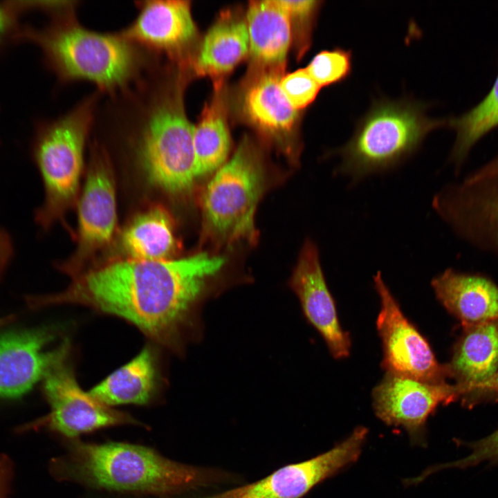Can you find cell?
Here are the masks:
<instances>
[{
    "label": "cell",
    "mask_w": 498,
    "mask_h": 498,
    "mask_svg": "<svg viewBox=\"0 0 498 498\" xmlns=\"http://www.w3.org/2000/svg\"><path fill=\"white\" fill-rule=\"evenodd\" d=\"M224 258L199 253L180 259L116 260L71 276L61 293L28 295L29 308L78 304L119 317L177 354L201 333V311Z\"/></svg>",
    "instance_id": "1"
},
{
    "label": "cell",
    "mask_w": 498,
    "mask_h": 498,
    "mask_svg": "<svg viewBox=\"0 0 498 498\" xmlns=\"http://www.w3.org/2000/svg\"><path fill=\"white\" fill-rule=\"evenodd\" d=\"M52 468L61 480L122 492L172 495L205 484V470L169 460L154 450L124 443L72 439Z\"/></svg>",
    "instance_id": "2"
},
{
    "label": "cell",
    "mask_w": 498,
    "mask_h": 498,
    "mask_svg": "<svg viewBox=\"0 0 498 498\" xmlns=\"http://www.w3.org/2000/svg\"><path fill=\"white\" fill-rule=\"evenodd\" d=\"M22 37L39 46L60 80H87L109 93L126 89L146 63L142 49L120 33L87 29L73 14L42 29H24Z\"/></svg>",
    "instance_id": "3"
},
{
    "label": "cell",
    "mask_w": 498,
    "mask_h": 498,
    "mask_svg": "<svg viewBox=\"0 0 498 498\" xmlns=\"http://www.w3.org/2000/svg\"><path fill=\"white\" fill-rule=\"evenodd\" d=\"M158 77L136 113L137 151L151 183L182 195L192 190L196 178L194 126L185 112L182 79Z\"/></svg>",
    "instance_id": "4"
},
{
    "label": "cell",
    "mask_w": 498,
    "mask_h": 498,
    "mask_svg": "<svg viewBox=\"0 0 498 498\" xmlns=\"http://www.w3.org/2000/svg\"><path fill=\"white\" fill-rule=\"evenodd\" d=\"M428 107L409 98L374 100L349 140L336 150L341 158L338 173L360 180L413 154L431 131L448 127L449 118L429 117Z\"/></svg>",
    "instance_id": "5"
},
{
    "label": "cell",
    "mask_w": 498,
    "mask_h": 498,
    "mask_svg": "<svg viewBox=\"0 0 498 498\" xmlns=\"http://www.w3.org/2000/svg\"><path fill=\"white\" fill-rule=\"evenodd\" d=\"M98 98L96 93L86 97L37 129L32 156L42 180L44 199L35 220L44 230L61 220L75 200Z\"/></svg>",
    "instance_id": "6"
},
{
    "label": "cell",
    "mask_w": 498,
    "mask_h": 498,
    "mask_svg": "<svg viewBox=\"0 0 498 498\" xmlns=\"http://www.w3.org/2000/svg\"><path fill=\"white\" fill-rule=\"evenodd\" d=\"M266 185L260 155L243 140L210 180L202 197L204 233L215 241H254V215Z\"/></svg>",
    "instance_id": "7"
},
{
    "label": "cell",
    "mask_w": 498,
    "mask_h": 498,
    "mask_svg": "<svg viewBox=\"0 0 498 498\" xmlns=\"http://www.w3.org/2000/svg\"><path fill=\"white\" fill-rule=\"evenodd\" d=\"M70 350L60 357L43 379L42 391L50 405V412L25 426L26 430L45 427L73 439L103 427L139 425L129 414L103 404L81 389L69 360Z\"/></svg>",
    "instance_id": "8"
},
{
    "label": "cell",
    "mask_w": 498,
    "mask_h": 498,
    "mask_svg": "<svg viewBox=\"0 0 498 498\" xmlns=\"http://www.w3.org/2000/svg\"><path fill=\"white\" fill-rule=\"evenodd\" d=\"M380 309L376 326L383 349L387 372L439 383L450 377L447 365L437 361L427 340L403 313L380 272L374 277Z\"/></svg>",
    "instance_id": "9"
},
{
    "label": "cell",
    "mask_w": 498,
    "mask_h": 498,
    "mask_svg": "<svg viewBox=\"0 0 498 498\" xmlns=\"http://www.w3.org/2000/svg\"><path fill=\"white\" fill-rule=\"evenodd\" d=\"M117 223L114 178L105 153L95 149L78 203L77 248L57 267L70 277L86 268L89 259L107 246Z\"/></svg>",
    "instance_id": "10"
},
{
    "label": "cell",
    "mask_w": 498,
    "mask_h": 498,
    "mask_svg": "<svg viewBox=\"0 0 498 498\" xmlns=\"http://www.w3.org/2000/svg\"><path fill=\"white\" fill-rule=\"evenodd\" d=\"M463 395L456 384L427 382L389 372L372 391L376 415L388 425L403 427L411 443L423 447L428 416L439 405Z\"/></svg>",
    "instance_id": "11"
},
{
    "label": "cell",
    "mask_w": 498,
    "mask_h": 498,
    "mask_svg": "<svg viewBox=\"0 0 498 498\" xmlns=\"http://www.w3.org/2000/svg\"><path fill=\"white\" fill-rule=\"evenodd\" d=\"M432 206L460 238L498 257V176L449 185Z\"/></svg>",
    "instance_id": "12"
},
{
    "label": "cell",
    "mask_w": 498,
    "mask_h": 498,
    "mask_svg": "<svg viewBox=\"0 0 498 498\" xmlns=\"http://www.w3.org/2000/svg\"><path fill=\"white\" fill-rule=\"evenodd\" d=\"M367 430L358 427L344 441L309 460L284 466L266 478L205 498H301L315 485L358 459Z\"/></svg>",
    "instance_id": "13"
},
{
    "label": "cell",
    "mask_w": 498,
    "mask_h": 498,
    "mask_svg": "<svg viewBox=\"0 0 498 498\" xmlns=\"http://www.w3.org/2000/svg\"><path fill=\"white\" fill-rule=\"evenodd\" d=\"M54 338L46 329L0 335V398H15L28 392L70 348L65 340L53 350Z\"/></svg>",
    "instance_id": "14"
},
{
    "label": "cell",
    "mask_w": 498,
    "mask_h": 498,
    "mask_svg": "<svg viewBox=\"0 0 498 498\" xmlns=\"http://www.w3.org/2000/svg\"><path fill=\"white\" fill-rule=\"evenodd\" d=\"M289 284L300 302L306 318L322 335L331 354L336 359L348 357L350 337L340 324L317 248L311 241L304 243Z\"/></svg>",
    "instance_id": "15"
},
{
    "label": "cell",
    "mask_w": 498,
    "mask_h": 498,
    "mask_svg": "<svg viewBox=\"0 0 498 498\" xmlns=\"http://www.w3.org/2000/svg\"><path fill=\"white\" fill-rule=\"evenodd\" d=\"M136 19L120 34L142 50L177 57L192 42L196 28L190 2L149 0L137 2Z\"/></svg>",
    "instance_id": "16"
},
{
    "label": "cell",
    "mask_w": 498,
    "mask_h": 498,
    "mask_svg": "<svg viewBox=\"0 0 498 498\" xmlns=\"http://www.w3.org/2000/svg\"><path fill=\"white\" fill-rule=\"evenodd\" d=\"M464 328L447 365L463 396L491 391L498 370V320Z\"/></svg>",
    "instance_id": "17"
},
{
    "label": "cell",
    "mask_w": 498,
    "mask_h": 498,
    "mask_svg": "<svg viewBox=\"0 0 498 498\" xmlns=\"http://www.w3.org/2000/svg\"><path fill=\"white\" fill-rule=\"evenodd\" d=\"M432 286L463 327L498 320V286L490 278L448 268L432 279Z\"/></svg>",
    "instance_id": "18"
},
{
    "label": "cell",
    "mask_w": 498,
    "mask_h": 498,
    "mask_svg": "<svg viewBox=\"0 0 498 498\" xmlns=\"http://www.w3.org/2000/svg\"><path fill=\"white\" fill-rule=\"evenodd\" d=\"M161 384L158 353L153 347L148 345L130 362L92 388L89 394L109 407L146 405L155 398Z\"/></svg>",
    "instance_id": "19"
},
{
    "label": "cell",
    "mask_w": 498,
    "mask_h": 498,
    "mask_svg": "<svg viewBox=\"0 0 498 498\" xmlns=\"http://www.w3.org/2000/svg\"><path fill=\"white\" fill-rule=\"evenodd\" d=\"M280 69L272 68L250 85L243 98V110L248 120L260 131L279 141L288 138L298 119L284 94Z\"/></svg>",
    "instance_id": "20"
},
{
    "label": "cell",
    "mask_w": 498,
    "mask_h": 498,
    "mask_svg": "<svg viewBox=\"0 0 498 498\" xmlns=\"http://www.w3.org/2000/svg\"><path fill=\"white\" fill-rule=\"evenodd\" d=\"M246 24L252 58L268 66L282 67L290 45L292 26L278 1L250 2Z\"/></svg>",
    "instance_id": "21"
},
{
    "label": "cell",
    "mask_w": 498,
    "mask_h": 498,
    "mask_svg": "<svg viewBox=\"0 0 498 498\" xmlns=\"http://www.w3.org/2000/svg\"><path fill=\"white\" fill-rule=\"evenodd\" d=\"M119 246L125 259L162 261L172 259L178 243L167 211L154 206L129 223L120 235Z\"/></svg>",
    "instance_id": "22"
},
{
    "label": "cell",
    "mask_w": 498,
    "mask_h": 498,
    "mask_svg": "<svg viewBox=\"0 0 498 498\" xmlns=\"http://www.w3.org/2000/svg\"><path fill=\"white\" fill-rule=\"evenodd\" d=\"M249 53L246 21L225 17L208 31L194 61L201 76L221 77L230 73Z\"/></svg>",
    "instance_id": "23"
},
{
    "label": "cell",
    "mask_w": 498,
    "mask_h": 498,
    "mask_svg": "<svg viewBox=\"0 0 498 498\" xmlns=\"http://www.w3.org/2000/svg\"><path fill=\"white\" fill-rule=\"evenodd\" d=\"M221 97L206 104L194 126L193 143L196 177L208 175L224 163L230 148V137Z\"/></svg>",
    "instance_id": "24"
},
{
    "label": "cell",
    "mask_w": 498,
    "mask_h": 498,
    "mask_svg": "<svg viewBox=\"0 0 498 498\" xmlns=\"http://www.w3.org/2000/svg\"><path fill=\"white\" fill-rule=\"evenodd\" d=\"M448 127L456 133L450 160L459 170L478 141L498 127V75L487 95L470 110L450 118Z\"/></svg>",
    "instance_id": "25"
},
{
    "label": "cell",
    "mask_w": 498,
    "mask_h": 498,
    "mask_svg": "<svg viewBox=\"0 0 498 498\" xmlns=\"http://www.w3.org/2000/svg\"><path fill=\"white\" fill-rule=\"evenodd\" d=\"M352 68L351 50L338 46L317 53L306 69L322 87L342 83L351 75Z\"/></svg>",
    "instance_id": "26"
},
{
    "label": "cell",
    "mask_w": 498,
    "mask_h": 498,
    "mask_svg": "<svg viewBox=\"0 0 498 498\" xmlns=\"http://www.w3.org/2000/svg\"><path fill=\"white\" fill-rule=\"evenodd\" d=\"M280 86L288 102L297 111L312 104L321 88L306 68L282 76Z\"/></svg>",
    "instance_id": "27"
},
{
    "label": "cell",
    "mask_w": 498,
    "mask_h": 498,
    "mask_svg": "<svg viewBox=\"0 0 498 498\" xmlns=\"http://www.w3.org/2000/svg\"><path fill=\"white\" fill-rule=\"evenodd\" d=\"M470 452L464 458L432 467V472L445 468H466L481 463H498V430L486 437L471 443Z\"/></svg>",
    "instance_id": "28"
},
{
    "label": "cell",
    "mask_w": 498,
    "mask_h": 498,
    "mask_svg": "<svg viewBox=\"0 0 498 498\" xmlns=\"http://www.w3.org/2000/svg\"><path fill=\"white\" fill-rule=\"evenodd\" d=\"M19 12L13 2L0 3V45L8 39L20 37L17 23V14Z\"/></svg>",
    "instance_id": "29"
},
{
    "label": "cell",
    "mask_w": 498,
    "mask_h": 498,
    "mask_svg": "<svg viewBox=\"0 0 498 498\" xmlns=\"http://www.w3.org/2000/svg\"><path fill=\"white\" fill-rule=\"evenodd\" d=\"M14 255L12 239L8 232L0 228V281Z\"/></svg>",
    "instance_id": "30"
},
{
    "label": "cell",
    "mask_w": 498,
    "mask_h": 498,
    "mask_svg": "<svg viewBox=\"0 0 498 498\" xmlns=\"http://www.w3.org/2000/svg\"><path fill=\"white\" fill-rule=\"evenodd\" d=\"M496 176H498V154L470 174L464 180L466 181H474Z\"/></svg>",
    "instance_id": "31"
},
{
    "label": "cell",
    "mask_w": 498,
    "mask_h": 498,
    "mask_svg": "<svg viewBox=\"0 0 498 498\" xmlns=\"http://www.w3.org/2000/svg\"><path fill=\"white\" fill-rule=\"evenodd\" d=\"M11 477L10 461L6 456L0 455V498H7Z\"/></svg>",
    "instance_id": "32"
},
{
    "label": "cell",
    "mask_w": 498,
    "mask_h": 498,
    "mask_svg": "<svg viewBox=\"0 0 498 498\" xmlns=\"http://www.w3.org/2000/svg\"><path fill=\"white\" fill-rule=\"evenodd\" d=\"M491 391H495L498 394V370L492 382Z\"/></svg>",
    "instance_id": "33"
}]
</instances>
